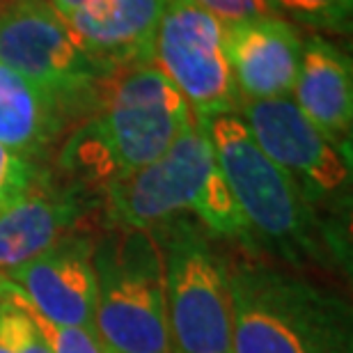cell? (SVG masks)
<instances>
[{
	"mask_svg": "<svg viewBox=\"0 0 353 353\" xmlns=\"http://www.w3.org/2000/svg\"><path fill=\"white\" fill-rule=\"evenodd\" d=\"M94 103L60 150L62 170L83 186L105 188L154 163L195 119L154 62L115 72L97 90Z\"/></svg>",
	"mask_w": 353,
	"mask_h": 353,
	"instance_id": "cell-1",
	"label": "cell"
},
{
	"mask_svg": "<svg viewBox=\"0 0 353 353\" xmlns=\"http://www.w3.org/2000/svg\"><path fill=\"white\" fill-rule=\"evenodd\" d=\"M216 157L239 211L250 230L252 245H264L299 271L326 268L335 241L296 183L259 150L239 112L195 117Z\"/></svg>",
	"mask_w": 353,
	"mask_h": 353,
	"instance_id": "cell-2",
	"label": "cell"
},
{
	"mask_svg": "<svg viewBox=\"0 0 353 353\" xmlns=\"http://www.w3.org/2000/svg\"><path fill=\"white\" fill-rule=\"evenodd\" d=\"M228 268L232 353H353L351 305L335 289L259 259Z\"/></svg>",
	"mask_w": 353,
	"mask_h": 353,
	"instance_id": "cell-3",
	"label": "cell"
},
{
	"mask_svg": "<svg viewBox=\"0 0 353 353\" xmlns=\"http://www.w3.org/2000/svg\"><path fill=\"white\" fill-rule=\"evenodd\" d=\"M110 225L154 230L190 216L211 236L252 245L250 230L218 170L202 126L193 119L163 157L105 186Z\"/></svg>",
	"mask_w": 353,
	"mask_h": 353,
	"instance_id": "cell-4",
	"label": "cell"
},
{
	"mask_svg": "<svg viewBox=\"0 0 353 353\" xmlns=\"http://www.w3.org/2000/svg\"><path fill=\"white\" fill-rule=\"evenodd\" d=\"M94 333L105 353H172L165 264L154 230L110 225L94 239Z\"/></svg>",
	"mask_w": 353,
	"mask_h": 353,
	"instance_id": "cell-5",
	"label": "cell"
},
{
	"mask_svg": "<svg viewBox=\"0 0 353 353\" xmlns=\"http://www.w3.org/2000/svg\"><path fill=\"white\" fill-rule=\"evenodd\" d=\"M165 264V307L172 353H232L230 268L195 218L154 228Z\"/></svg>",
	"mask_w": 353,
	"mask_h": 353,
	"instance_id": "cell-6",
	"label": "cell"
},
{
	"mask_svg": "<svg viewBox=\"0 0 353 353\" xmlns=\"http://www.w3.org/2000/svg\"><path fill=\"white\" fill-rule=\"evenodd\" d=\"M0 65L60 105L94 97L115 74L81 46L67 21L44 0H10L0 7Z\"/></svg>",
	"mask_w": 353,
	"mask_h": 353,
	"instance_id": "cell-7",
	"label": "cell"
},
{
	"mask_svg": "<svg viewBox=\"0 0 353 353\" xmlns=\"http://www.w3.org/2000/svg\"><path fill=\"white\" fill-rule=\"evenodd\" d=\"M152 62L195 117L239 112L241 97L225 53V26L193 0H168Z\"/></svg>",
	"mask_w": 353,
	"mask_h": 353,
	"instance_id": "cell-8",
	"label": "cell"
},
{
	"mask_svg": "<svg viewBox=\"0 0 353 353\" xmlns=\"http://www.w3.org/2000/svg\"><path fill=\"white\" fill-rule=\"evenodd\" d=\"M239 115L268 159L319 211L349 200L351 147L333 143L299 110L292 97L241 101Z\"/></svg>",
	"mask_w": 353,
	"mask_h": 353,
	"instance_id": "cell-9",
	"label": "cell"
},
{
	"mask_svg": "<svg viewBox=\"0 0 353 353\" xmlns=\"http://www.w3.org/2000/svg\"><path fill=\"white\" fill-rule=\"evenodd\" d=\"M92 252L94 236L74 230L5 278L48 321L94 330L97 278Z\"/></svg>",
	"mask_w": 353,
	"mask_h": 353,
	"instance_id": "cell-10",
	"label": "cell"
},
{
	"mask_svg": "<svg viewBox=\"0 0 353 353\" xmlns=\"http://www.w3.org/2000/svg\"><path fill=\"white\" fill-rule=\"evenodd\" d=\"M303 34L280 17L225 26V53L241 101L292 97Z\"/></svg>",
	"mask_w": 353,
	"mask_h": 353,
	"instance_id": "cell-11",
	"label": "cell"
},
{
	"mask_svg": "<svg viewBox=\"0 0 353 353\" xmlns=\"http://www.w3.org/2000/svg\"><path fill=\"white\" fill-rule=\"evenodd\" d=\"M168 0H88L65 19L90 55L110 69L152 62L154 34Z\"/></svg>",
	"mask_w": 353,
	"mask_h": 353,
	"instance_id": "cell-12",
	"label": "cell"
},
{
	"mask_svg": "<svg viewBox=\"0 0 353 353\" xmlns=\"http://www.w3.org/2000/svg\"><path fill=\"white\" fill-rule=\"evenodd\" d=\"M292 101L333 143L351 147L353 72L340 46L323 37L303 39Z\"/></svg>",
	"mask_w": 353,
	"mask_h": 353,
	"instance_id": "cell-13",
	"label": "cell"
},
{
	"mask_svg": "<svg viewBox=\"0 0 353 353\" xmlns=\"http://www.w3.org/2000/svg\"><path fill=\"white\" fill-rule=\"evenodd\" d=\"M83 211L76 188H46L34 181L21 200L0 211V278L79 230Z\"/></svg>",
	"mask_w": 353,
	"mask_h": 353,
	"instance_id": "cell-14",
	"label": "cell"
},
{
	"mask_svg": "<svg viewBox=\"0 0 353 353\" xmlns=\"http://www.w3.org/2000/svg\"><path fill=\"white\" fill-rule=\"evenodd\" d=\"M62 105L0 65V145L32 157L60 129Z\"/></svg>",
	"mask_w": 353,
	"mask_h": 353,
	"instance_id": "cell-15",
	"label": "cell"
},
{
	"mask_svg": "<svg viewBox=\"0 0 353 353\" xmlns=\"http://www.w3.org/2000/svg\"><path fill=\"white\" fill-rule=\"evenodd\" d=\"M0 353H51L32 303L7 278H0Z\"/></svg>",
	"mask_w": 353,
	"mask_h": 353,
	"instance_id": "cell-16",
	"label": "cell"
},
{
	"mask_svg": "<svg viewBox=\"0 0 353 353\" xmlns=\"http://www.w3.org/2000/svg\"><path fill=\"white\" fill-rule=\"evenodd\" d=\"M275 12L319 30L344 32L351 26L353 0H271Z\"/></svg>",
	"mask_w": 353,
	"mask_h": 353,
	"instance_id": "cell-17",
	"label": "cell"
},
{
	"mask_svg": "<svg viewBox=\"0 0 353 353\" xmlns=\"http://www.w3.org/2000/svg\"><path fill=\"white\" fill-rule=\"evenodd\" d=\"M37 181L32 159L0 145V211L21 200Z\"/></svg>",
	"mask_w": 353,
	"mask_h": 353,
	"instance_id": "cell-18",
	"label": "cell"
},
{
	"mask_svg": "<svg viewBox=\"0 0 353 353\" xmlns=\"http://www.w3.org/2000/svg\"><path fill=\"white\" fill-rule=\"evenodd\" d=\"M32 312L51 353H105L103 344L99 342L94 330L53 323V321H48L46 316H41L34 307H32Z\"/></svg>",
	"mask_w": 353,
	"mask_h": 353,
	"instance_id": "cell-19",
	"label": "cell"
},
{
	"mask_svg": "<svg viewBox=\"0 0 353 353\" xmlns=\"http://www.w3.org/2000/svg\"><path fill=\"white\" fill-rule=\"evenodd\" d=\"M211 17H216L223 26L241 23V21L259 17H280L271 0H193Z\"/></svg>",
	"mask_w": 353,
	"mask_h": 353,
	"instance_id": "cell-20",
	"label": "cell"
},
{
	"mask_svg": "<svg viewBox=\"0 0 353 353\" xmlns=\"http://www.w3.org/2000/svg\"><path fill=\"white\" fill-rule=\"evenodd\" d=\"M46 5H51L55 12L60 14L62 19H67L69 14H74L79 7H83L88 3V0H44Z\"/></svg>",
	"mask_w": 353,
	"mask_h": 353,
	"instance_id": "cell-21",
	"label": "cell"
},
{
	"mask_svg": "<svg viewBox=\"0 0 353 353\" xmlns=\"http://www.w3.org/2000/svg\"><path fill=\"white\" fill-rule=\"evenodd\" d=\"M7 3H10V0H0V7H3V5H7Z\"/></svg>",
	"mask_w": 353,
	"mask_h": 353,
	"instance_id": "cell-22",
	"label": "cell"
}]
</instances>
